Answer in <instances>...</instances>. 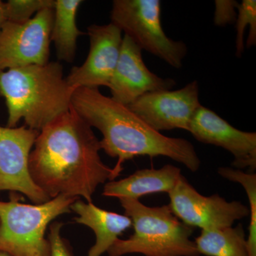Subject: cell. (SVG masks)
I'll return each mask as SVG.
<instances>
[{"label": "cell", "mask_w": 256, "mask_h": 256, "mask_svg": "<svg viewBox=\"0 0 256 256\" xmlns=\"http://www.w3.org/2000/svg\"><path fill=\"white\" fill-rule=\"evenodd\" d=\"M34 146L30 175L50 200L63 195L92 202L99 185L116 180L101 160L100 140L72 107L40 131Z\"/></svg>", "instance_id": "6da1fadb"}, {"label": "cell", "mask_w": 256, "mask_h": 256, "mask_svg": "<svg viewBox=\"0 0 256 256\" xmlns=\"http://www.w3.org/2000/svg\"><path fill=\"white\" fill-rule=\"evenodd\" d=\"M72 107L90 127L102 133L101 150L118 159L112 168L116 178L126 161L138 156H166L193 172L200 169L201 160L190 141L154 130L128 106L104 96L97 88L75 89Z\"/></svg>", "instance_id": "7a4b0ae2"}, {"label": "cell", "mask_w": 256, "mask_h": 256, "mask_svg": "<svg viewBox=\"0 0 256 256\" xmlns=\"http://www.w3.org/2000/svg\"><path fill=\"white\" fill-rule=\"evenodd\" d=\"M75 89L64 78L57 62L0 70V96L8 110V128L24 120L30 129L40 131L72 108Z\"/></svg>", "instance_id": "3957f363"}, {"label": "cell", "mask_w": 256, "mask_h": 256, "mask_svg": "<svg viewBox=\"0 0 256 256\" xmlns=\"http://www.w3.org/2000/svg\"><path fill=\"white\" fill-rule=\"evenodd\" d=\"M119 200L124 214L132 220L134 233L128 239H118L108 250L109 256H200L191 240L193 228L178 220L169 205L150 207L140 200Z\"/></svg>", "instance_id": "277c9868"}, {"label": "cell", "mask_w": 256, "mask_h": 256, "mask_svg": "<svg viewBox=\"0 0 256 256\" xmlns=\"http://www.w3.org/2000/svg\"><path fill=\"white\" fill-rule=\"evenodd\" d=\"M77 198L60 195L38 204H24L15 192L10 201H0V252L10 256H50V245L45 238L52 220L70 212Z\"/></svg>", "instance_id": "5b68a950"}, {"label": "cell", "mask_w": 256, "mask_h": 256, "mask_svg": "<svg viewBox=\"0 0 256 256\" xmlns=\"http://www.w3.org/2000/svg\"><path fill=\"white\" fill-rule=\"evenodd\" d=\"M111 22L141 50L159 57L175 68H181L188 54L182 41L166 36L161 23L159 0H114Z\"/></svg>", "instance_id": "8992f818"}, {"label": "cell", "mask_w": 256, "mask_h": 256, "mask_svg": "<svg viewBox=\"0 0 256 256\" xmlns=\"http://www.w3.org/2000/svg\"><path fill=\"white\" fill-rule=\"evenodd\" d=\"M172 212L188 226L202 230L233 226L236 220L249 217V207L240 202H228L218 194L204 196L182 176L170 193Z\"/></svg>", "instance_id": "52a82bcc"}, {"label": "cell", "mask_w": 256, "mask_h": 256, "mask_svg": "<svg viewBox=\"0 0 256 256\" xmlns=\"http://www.w3.org/2000/svg\"><path fill=\"white\" fill-rule=\"evenodd\" d=\"M54 9L37 13L26 22H5L0 30V70L50 62Z\"/></svg>", "instance_id": "ba28073f"}, {"label": "cell", "mask_w": 256, "mask_h": 256, "mask_svg": "<svg viewBox=\"0 0 256 256\" xmlns=\"http://www.w3.org/2000/svg\"><path fill=\"white\" fill-rule=\"evenodd\" d=\"M38 131L26 126H0V192L22 194L38 204L50 198L34 182L28 170V159Z\"/></svg>", "instance_id": "9c48e42d"}, {"label": "cell", "mask_w": 256, "mask_h": 256, "mask_svg": "<svg viewBox=\"0 0 256 256\" xmlns=\"http://www.w3.org/2000/svg\"><path fill=\"white\" fill-rule=\"evenodd\" d=\"M197 80L176 90L148 92L128 106L154 130H190V124L201 107Z\"/></svg>", "instance_id": "30bf717a"}, {"label": "cell", "mask_w": 256, "mask_h": 256, "mask_svg": "<svg viewBox=\"0 0 256 256\" xmlns=\"http://www.w3.org/2000/svg\"><path fill=\"white\" fill-rule=\"evenodd\" d=\"M122 33L112 23L87 28L90 50L85 62L70 69L66 78L70 87L109 86L120 54Z\"/></svg>", "instance_id": "8fae6325"}, {"label": "cell", "mask_w": 256, "mask_h": 256, "mask_svg": "<svg viewBox=\"0 0 256 256\" xmlns=\"http://www.w3.org/2000/svg\"><path fill=\"white\" fill-rule=\"evenodd\" d=\"M198 142L220 146L234 156L232 166L248 173L256 170V133L233 127L213 110L201 106L190 124V130Z\"/></svg>", "instance_id": "7c38bea8"}, {"label": "cell", "mask_w": 256, "mask_h": 256, "mask_svg": "<svg viewBox=\"0 0 256 256\" xmlns=\"http://www.w3.org/2000/svg\"><path fill=\"white\" fill-rule=\"evenodd\" d=\"M176 86L172 78H163L148 69L142 50L126 35L122 38L120 54L109 88L116 102L128 106L148 92L171 90Z\"/></svg>", "instance_id": "4fadbf2b"}, {"label": "cell", "mask_w": 256, "mask_h": 256, "mask_svg": "<svg viewBox=\"0 0 256 256\" xmlns=\"http://www.w3.org/2000/svg\"><path fill=\"white\" fill-rule=\"evenodd\" d=\"M183 175L181 170L172 164L160 169H142L122 180H112L104 186L102 195L140 200L141 197L156 193H170Z\"/></svg>", "instance_id": "5bb4252c"}, {"label": "cell", "mask_w": 256, "mask_h": 256, "mask_svg": "<svg viewBox=\"0 0 256 256\" xmlns=\"http://www.w3.org/2000/svg\"><path fill=\"white\" fill-rule=\"evenodd\" d=\"M70 210L78 215L74 218L75 222L86 226L95 233L96 244L90 248L88 256H101L108 252L120 236L132 225L128 216L102 210L92 202L76 200Z\"/></svg>", "instance_id": "9a60e30c"}, {"label": "cell", "mask_w": 256, "mask_h": 256, "mask_svg": "<svg viewBox=\"0 0 256 256\" xmlns=\"http://www.w3.org/2000/svg\"><path fill=\"white\" fill-rule=\"evenodd\" d=\"M82 0H55L50 42L54 44L57 58L67 63L74 62L77 40L84 34L76 24L77 12Z\"/></svg>", "instance_id": "2e32d148"}, {"label": "cell", "mask_w": 256, "mask_h": 256, "mask_svg": "<svg viewBox=\"0 0 256 256\" xmlns=\"http://www.w3.org/2000/svg\"><path fill=\"white\" fill-rule=\"evenodd\" d=\"M200 255L249 256L247 238L242 224L214 230H202L194 240Z\"/></svg>", "instance_id": "e0dca14e"}, {"label": "cell", "mask_w": 256, "mask_h": 256, "mask_svg": "<svg viewBox=\"0 0 256 256\" xmlns=\"http://www.w3.org/2000/svg\"><path fill=\"white\" fill-rule=\"evenodd\" d=\"M218 173L222 178L238 183L246 193L249 202V227L247 238L249 256H256V174L245 172L234 168H220Z\"/></svg>", "instance_id": "ac0fdd59"}, {"label": "cell", "mask_w": 256, "mask_h": 256, "mask_svg": "<svg viewBox=\"0 0 256 256\" xmlns=\"http://www.w3.org/2000/svg\"><path fill=\"white\" fill-rule=\"evenodd\" d=\"M238 14L236 20V56L240 58L245 50L244 34L247 26H250L246 46L247 48L256 45V1L242 0L238 3Z\"/></svg>", "instance_id": "d6986e66"}, {"label": "cell", "mask_w": 256, "mask_h": 256, "mask_svg": "<svg viewBox=\"0 0 256 256\" xmlns=\"http://www.w3.org/2000/svg\"><path fill=\"white\" fill-rule=\"evenodd\" d=\"M55 0H9L4 2L6 21L23 24L42 10L54 9Z\"/></svg>", "instance_id": "ffe728a7"}, {"label": "cell", "mask_w": 256, "mask_h": 256, "mask_svg": "<svg viewBox=\"0 0 256 256\" xmlns=\"http://www.w3.org/2000/svg\"><path fill=\"white\" fill-rule=\"evenodd\" d=\"M63 224L54 222L50 224L48 240L50 245V256H74L70 244L62 236Z\"/></svg>", "instance_id": "44dd1931"}, {"label": "cell", "mask_w": 256, "mask_h": 256, "mask_svg": "<svg viewBox=\"0 0 256 256\" xmlns=\"http://www.w3.org/2000/svg\"><path fill=\"white\" fill-rule=\"evenodd\" d=\"M238 2L234 0H216L214 22L218 26H226L236 22Z\"/></svg>", "instance_id": "7402d4cb"}, {"label": "cell", "mask_w": 256, "mask_h": 256, "mask_svg": "<svg viewBox=\"0 0 256 256\" xmlns=\"http://www.w3.org/2000/svg\"><path fill=\"white\" fill-rule=\"evenodd\" d=\"M6 21L4 12V2L0 0V30Z\"/></svg>", "instance_id": "603a6c76"}, {"label": "cell", "mask_w": 256, "mask_h": 256, "mask_svg": "<svg viewBox=\"0 0 256 256\" xmlns=\"http://www.w3.org/2000/svg\"><path fill=\"white\" fill-rule=\"evenodd\" d=\"M0 256H10L8 255V254H4V252H0Z\"/></svg>", "instance_id": "cb8c5ba5"}]
</instances>
